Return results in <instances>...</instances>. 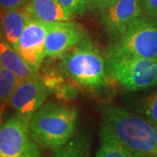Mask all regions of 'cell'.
Instances as JSON below:
<instances>
[{"label": "cell", "instance_id": "1", "mask_svg": "<svg viewBox=\"0 0 157 157\" xmlns=\"http://www.w3.org/2000/svg\"><path fill=\"white\" fill-rule=\"evenodd\" d=\"M101 134L112 136L134 151L157 157V128L147 120L116 106L102 111Z\"/></svg>", "mask_w": 157, "mask_h": 157}, {"label": "cell", "instance_id": "2", "mask_svg": "<svg viewBox=\"0 0 157 157\" xmlns=\"http://www.w3.org/2000/svg\"><path fill=\"white\" fill-rule=\"evenodd\" d=\"M77 119L74 107L48 101L31 118L29 133L39 147L56 151L73 137Z\"/></svg>", "mask_w": 157, "mask_h": 157}, {"label": "cell", "instance_id": "3", "mask_svg": "<svg viewBox=\"0 0 157 157\" xmlns=\"http://www.w3.org/2000/svg\"><path fill=\"white\" fill-rule=\"evenodd\" d=\"M59 67L66 77L85 88L100 90L107 86L106 59L87 36L62 57Z\"/></svg>", "mask_w": 157, "mask_h": 157}, {"label": "cell", "instance_id": "4", "mask_svg": "<svg viewBox=\"0 0 157 157\" xmlns=\"http://www.w3.org/2000/svg\"><path fill=\"white\" fill-rule=\"evenodd\" d=\"M105 59L115 57L157 59V18L140 17L105 49Z\"/></svg>", "mask_w": 157, "mask_h": 157}, {"label": "cell", "instance_id": "5", "mask_svg": "<svg viewBox=\"0 0 157 157\" xmlns=\"http://www.w3.org/2000/svg\"><path fill=\"white\" fill-rule=\"evenodd\" d=\"M110 78L128 91L157 86V59L115 57L106 59Z\"/></svg>", "mask_w": 157, "mask_h": 157}, {"label": "cell", "instance_id": "6", "mask_svg": "<svg viewBox=\"0 0 157 157\" xmlns=\"http://www.w3.org/2000/svg\"><path fill=\"white\" fill-rule=\"evenodd\" d=\"M30 120L14 115L0 129V157H42L29 133Z\"/></svg>", "mask_w": 157, "mask_h": 157}, {"label": "cell", "instance_id": "7", "mask_svg": "<svg viewBox=\"0 0 157 157\" xmlns=\"http://www.w3.org/2000/svg\"><path fill=\"white\" fill-rule=\"evenodd\" d=\"M101 24L104 30L113 39L121 37L142 17L140 0H111L101 9Z\"/></svg>", "mask_w": 157, "mask_h": 157}, {"label": "cell", "instance_id": "8", "mask_svg": "<svg viewBox=\"0 0 157 157\" xmlns=\"http://www.w3.org/2000/svg\"><path fill=\"white\" fill-rule=\"evenodd\" d=\"M85 37L84 28L74 21L67 20L48 24L45 42V57L61 59Z\"/></svg>", "mask_w": 157, "mask_h": 157}, {"label": "cell", "instance_id": "9", "mask_svg": "<svg viewBox=\"0 0 157 157\" xmlns=\"http://www.w3.org/2000/svg\"><path fill=\"white\" fill-rule=\"evenodd\" d=\"M48 94L49 91L39 73L36 77L20 80L8 104L16 111L17 115L31 120L34 113L45 104Z\"/></svg>", "mask_w": 157, "mask_h": 157}, {"label": "cell", "instance_id": "10", "mask_svg": "<svg viewBox=\"0 0 157 157\" xmlns=\"http://www.w3.org/2000/svg\"><path fill=\"white\" fill-rule=\"evenodd\" d=\"M48 24L30 18L15 49L35 72L45 59V42Z\"/></svg>", "mask_w": 157, "mask_h": 157}, {"label": "cell", "instance_id": "11", "mask_svg": "<svg viewBox=\"0 0 157 157\" xmlns=\"http://www.w3.org/2000/svg\"><path fill=\"white\" fill-rule=\"evenodd\" d=\"M24 8L32 18L45 24L67 21L73 17L58 0H29Z\"/></svg>", "mask_w": 157, "mask_h": 157}, {"label": "cell", "instance_id": "12", "mask_svg": "<svg viewBox=\"0 0 157 157\" xmlns=\"http://www.w3.org/2000/svg\"><path fill=\"white\" fill-rule=\"evenodd\" d=\"M31 17L25 8L0 10V20L3 27L4 37L14 48L22 35Z\"/></svg>", "mask_w": 157, "mask_h": 157}, {"label": "cell", "instance_id": "13", "mask_svg": "<svg viewBox=\"0 0 157 157\" xmlns=\"http://www.w3.org/2000/svg\"><path fill=\"white\" fill-rule=\"evenodd\" d=\"M0 64L16 74L20 80L39 75L6 40H0Z\"/></svg>", "mask_w": 157, "mask_h": 157}, {"label": "cell", "instance_id": "14", "mask_svg": "<svg viewBox=\"0 0 157 157\" xmlns=\"http://www.w3.org/2000/svg\"><path fill=\"white\" fill-rule=\"evenodd\" d=\"M63 73L53 70H45L41 77L49 93H53L59 99H73L77 95V90L73 85L68 83L62 75Z\"/></svg>", "mask_w": 157, "mask_h": 157}, {"label": "cell", "instance_id": "15", "mask_svg": "<svg viewBox=\"0 0 157 157\" xmlns=\"http://www.w3.org/2000/svg\"><path fill=\"white\" fill-rule=\"evenodd\" d=\"M101 144L96 157H152L134 151L112 136L100 133Z\"/></svg>", "mask_w": 157, "mask_h": 157}, {"label": "cell", "instance_id": "16", "mask_svg": "<svg viewBox=\"0 0 157 157\" xmlns=\"http://www.w3.org/2000/svg\"><path fill=\"white\" fill-rule=\"evenodd\" d=\"M52 157H90L88 142L82 136L73 137L67 144L56 150Z\"/></svg>", "mask_w": 157, "mask_h": 157}, {"label": "cell", "instance_id": "17", "mask_svg": "<svg viewBox=\"0 0 157 157\" xmlns=\"http://www.w3.org/2000/svg\"><path fill=\"white\" fill-rule=\"evenodd\" d=\"M19 82L20 79L16 74L0 64V101L8 104Z\"/></svg>", "mask_w": 157, "mask_h": 157}, {"label": "cell", "instance_id": "18", "mask_svg": "<svg viewBox=\"0 0 157 157\" xmlns=\"http://www.w3.org/2000/svg\"><path fill=\"white\" fill-rule=\"evenodd\" d=\"M141 112L147 121L157 128V90L147 96L142 102Z\"/></svg>", "mask_w": 157, "mask_h": 157}, {"label": "cell", "instance_id": "19", "mask_svg": "<svg viewBox=\"0 0 157 157\" xmlns=\"http://www.w3.org/2000/svg\"><path fill=\"white\" fill-rule=\"evenodd\" d=\"M58 1L73 16L83 15L92 6L91 0H58Z\"/></svg>", "mask_w": 157, "mask_h": 157}, {"label": "cell", "instance_id": "20", "mask_svg": "<svg viewBox=\"0 0 157 157\" xmlns=\"http://www.w3.org/2000/svg\"><path fill=\"white\" fill-rule=\"evenodd\" d=\"M147 17L157 18V0H140Z\"/></svg>", "mask_w": 157, "mask_h": 157}, {"label": "cell", "instance_id": "21", "mask_svg": "<svg viewBox=\"0 0 157 157\" xmlns=\"http://www.w3.org/2000/svg\"><path fill=\"white\" fill-rule=\"evenodd\" d=\"M29 2V0H0V10L6 11L10 9L22 8Z\"/></svg>", "mask_w": 157, "mask_h": 157}, {"label": "cell", "instance_id": "22", "mask_svg": "<svg viewBox=\"0 0 157 157\" xmlns=\"http://www.w3.org/2000/svg\"><path fill=\"white\" fill-rule=\"evenodd\" d=\"M111 0H91L92 6H94L96 8H99L101 10L103 6H105L107 4H108Z\"/></svg>", "mask_w": 157, "mask_h": 157}, {"label": "cell", "instance_id": "23", "mask_svg": "<svg viewBox=\"0 0 157 157\" xmlns=\"http://www.w3.org/2000/svg\"><path fill=\"white\" fill-rule=\"evenodd\" d=\"M6 102H3V101H0V129H1V127L3 125V116H4V113H5V111H6Z\"/></svg>", "mask_w": 157, "mask_h": 157}, {"label": "cell", "instance_id": "24", "mask_svg": "<svg viewBox=\"0 0 157 157\" xmlns=\"http://www.w3.org/2000/svg\"><path fill=\"white\" fill-rule=\"evenodd\" d=\"M4 33H3V27H2V24H1V20H0V40L4 39Z\"/></svg>", "mask_w": 157, "mask_h": 157}]
</instances>
